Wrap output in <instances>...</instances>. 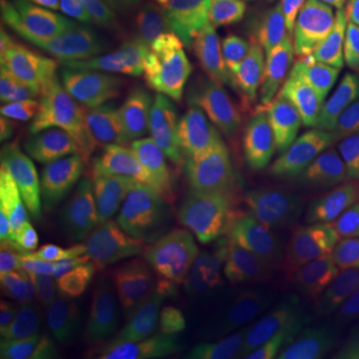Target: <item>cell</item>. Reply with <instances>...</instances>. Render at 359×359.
I'll return each instance as SVG.
<instances>
[{
	"mask_svg": "<svg viewBox=\"0 0 359 359\" xmlns=\"http://www.w3.org/2000/svg\"><path fill=\"white\" fill-rule=\"evenodd\" d=\"M25 238L2 230L0 236V282L11 283L18 280L28 266V248L22 242Z\"/></svg>",
	"mask_w": 359,
	"mask_h": 359,
	"instance_id": "obj_23",
	"label": "cell"
},
{
	"mask_svg": "<svg viewBox=\"0 0 359 359\" xmlns=\"http://www.w3.org/2000/svg\"><path fill=\"white\" fill-rule=\"evenodd\" d=\"M278 320L304 359H346L332 323V309L302 276L273 278L262 287Z\"/></svg>",
	"mask_w": 359,
	"mask_h": 359,
	"instance_id": "obj_14",
	"label": "cell"
},
{
	"mask_svg": "<svg viewBox=\"0 0 359 359\" xmlns=\"http://www.w3.org/2000/svg\"><path fill=\"white\" fill-rule=\"evenodd\" d=\"M118 20L162 46H184V36L162 0H120Z\"/></svg>",
	"mask_w": 359,
	"mask_h": 359,
	"instance_id": "obj_20",
	"label": "cell"
},
{
	"mask_svg": "<svg viewBox=\"0 0 359 359\" xmlns=\"http://www.w3.org/2000/svg\"><path fill=\"white\" fill-rule=\"evenodd\" d=\"M287 154L304 178L359 202V74L351 66H330L302 88Z\"/></svg>",
	"mask_w": 359,
	"mask_h": 359,
	"instance_id": "obj_4",
	"label": "cell"
},
{
	"mask_svg": "<svg viewBox=\"0 0 359 359\" xmlns=\"http://www.w3.org/2000/svg\"><path fill=\"white\" fill-rule=\"evenodd\" d=\"M168 224L176 262L194 292L210 295L256 285L240 219L231 218L226 210L204 208L172 216Z\"/></svg>",
	"mask_w": 359,
	"mask_h": 359,
	"instance_id": "obj_9",
	"label": "cell"
},
{
	"mask_svg": "<svg viewBox=\"0 0 359 359\" xmlns=\"http://www.w3.org/2000/svg\"><path fill=\"white\" fill-rule=\"evenodd\" d=\"M0 359H28L22 347L14 339V335L6 330H2L0 335Z\"/></svg>",
	"mask_w": 359,
	"mask_h": 359,
	"instance_id": "obj_26",
	"label": "cell"
},
{
	"mask_svg": "<svg viewBox=\"0 0 359 359\" xmlns=\"http://www.w3.org/2000/svg\"><path fill=\"white\" fill-rule=\"evenodd\" d=\"M334 30L347 66L359 74V0H311Z\"/></svg>",
	"mask_w": 359,
	"mask_h": 359,
	"instance_id": "obj_21",
	"label": "cell"
},
{
	"mask_svg": "<svg viewBox=\"0 0 359 359\" xmlns=\"http://www.w3.org/2000/svg\"><path fill=\"white\" fill-rule=\"evenodd\" d=\"M355 282H358V290H359V240H358V248H355Z\"/></svg>",
	"mask_w": 359,
	"mask_h": 359,
	"instance_id": "obj_27",
	"label": "cell"
},
{
	"mask_svg": "<svg viewBox=\"0 0 359 359\" xmlns=\"http://www.w3.org/2000/svg\"><path fill=\"white\" fill-rule=\"evenodd\" d=\"M2 132L40 162L80 186L114 154L112 120L94 116L52 92L32 86L6 58L0 78Z\"/></svg>",
	"mask_w": 359,
	"mask_h": 359,
	"instance_id": "obj_3",
	"label": "cell"
},
{
	"mask_svg": "<svg viewBox=\"0 0 359 359\" xmlns=\"http://www.w3.org/2000/svg\"><path fill=\"white\" fill-rule=\"evenodd\" d=\"M98 256H118L134 264L152 283L168 323L178 321L194 290L174 256L168 218L126 168H120L114 154L84 184L78 218L58 259L62 268H72Z\"/></svg>",
	"mask_w": 359,
	"mask_h": 359,
	"instance_id": "obj_1",
	"label": "cell"
},
{
	"mask_svg": "<svg viewBox=\"0 0 359 359\" xmlns=\"http://www.w3.org/2000/svg\"><path fill=\"white\" fill-rule=\"evenodd\" d=\"M65 269L50 283L48 297L76 325L94 330L134 311L158 308L152 283L124 257H90Z\"/></svg>",
	"mask_w": 359,
	"mask_h": 359,
	"instance_id": "obj_10",
	"label": "cell"
},
{
	"mask_svg": "<svg viewBox=\"0 0 359 359\" xmlns=\"http://www.w3.org/2000/svg\"><path fill=\"white\" fill-rule=\"evenodd\" d=\"M164 359H178V358H174V355H168V358H164Z\"/></svg>",
	"mask_w": 359,
	"mask_h": 359,
	"instance_id": "obj_28",
	"label": "cell"
},
{
	"mask_svg": "<svg viewBox=\"0 0 359 359\" xmlns=\"http://www.w3.org/2000/svg\"><path fill=\"white\" fill-rule=\"evenodd\" d=\"M2 32L14 50L56 84L102 76L154 52L126 30L58 0H2Z\"/></svg>",
	"mask_w": 359,
	"mask_h": 359,
	"instance_id": "obj_2",
	"label": "cell"
},
{
	"mask_svg": "<svg viewBox=\"0 0 359 359\" xmlns=\"http://www.w3.org/2000/svg\"><path fill=\"white\" fill-rule=\"evenodd\" d=\"M273 76L297 94L318 72L344 65V56L327 18L311 4H294L271 30Z\"/></svg>",
	"mask_w": 359,
	"mask_h": 359,
	"instance_id": "obj_13",
	"label": "cell"
},
{
	"mask_svg": "<svg viewBox=\"0 0 359 359\" xmlns=\"http://www.w3.org/2000/svg\"><path fill=\"white\" fill-rule=\"evenodd\" d=\"M70 8H76L80 13L92 14L104 20H116L118 18V6L120 0H58Z\"/></svg>",
	"mask_w": 359,
	"mask_h": 359,
	"instance_id": "obj_24",
	"label": "cell"
},
{
	"mask_svg": "<svg viewBox=\"0 0 359 359\" xmlns=\"http://www.w3.org/2000/svg\"><path fill=\"white\" fill-rule=\"evenodd\" d=\"M2 330L11 332L28 359H78L66 323L42 299L34 285H16L2 297Z\"/></svg>",
	"mask_w": 359,
	"mask_h": 359,
	"instance_id": "obj_15",
	"label": "cell"
},
{
	"mask_svg": "<svg viewBox=\"0 0 359 359\" xmlns=\"http://www.w3.org/2000/svg\"><path fill=\"white\" fill-rule=\"evenodd\" d=\"M60 86L102 108L118 124L172 120L204 108L214 96L192 65L158 50L102 76L70 78Z\"/></svg>",
	"mask_w": 359,
	"mask_h": 359,
	"instance_id": "obj_6",
	"label": "cell"
},
{
	"mask_svg": "<svg viewBox=\"0 0 359 359\" xmlns=\"http://www.w3.org/2000/svg\"><path fill=\"white\" fill-rule=\"evenodd\" d=\"M228 22L248 25L273 14L283 0H208Z\"/></svg>",
	"mask_w": 359,
	"mask_h": 359,
	"instance_id": "obj_22",
	"label": "cell"
},
{
	"mask_svg": "<svg viewBox=\"0 0 359 359\" xmlns=\"http://www.w3.org/2000/svg\"><path fill=\"white\" fill-rule=\"evenodd\" d=\"M124 168L140 190L172 216L210 208L240 190L245 160L218 144L130 134Z\"/></svg>",
	"mask_w": 359,
	"mask_h": 359,
	"instance_id": "obj_5",
	"label": "cell"
},
{
	"mask_svg": "<svg viewBox=\"0 0 359 359\" xmlns=\"http://www.w3.org/2000/svg\"><path fill=\"white\" fill-rule=\"evenodd\" d=\"M78 218V204L68 198H48L20 205H8L2 212V230L25 240L56 242L68 236Z\"/></svg>",
	"mask_w": 359,
	"mask_h": 359,
	"instance_id": "obj_18",
	"label": "cell"
},
{
	"mask_svg": "<svg viewBox=\"0 0 359 359\" xmlns=\"http://www.w3.org/2000/svg\"><path fill=\"white\" fill-rule=\"evenodd\" d=\"M297 104L299 94L271 74L250 82L236 100L216 108L194 110L172 120L118 126L136 136L244 146L276 154L287 148L290 124Z\"/></svg>",
	"mask_w": 359,
	"mask_h": 359,
	"instance_id": "obj_7",
	"label": "cell"
},
{
	"mask_svg": "<svg viewBox=\"0 0 359 359\" xmlns=\"http://www.w3.org/2000/svg\"><path fill=\"white\" fill-rule=\"evenodd\" d=\"M304 208L299 188L283 174L264 180L245 205L238 219L257 283L280 278L297 264Z\"/></svg>",
	"mask_w": 359,
	"mask_h": 359,
	"instance_id": "obj_12",
	"label": "cell"
},
{
	"mask_svg": "<svg viewBox=\"0 0 359 359\" xmlns=\"http://www.w3.org/2000/svg\"><path fill=\"white\" fill-rule=\"evenodd\" d=\"M162 4L178 26L186 46L208 54L230 48L228 20H224L208 0H162Z\"/></svg>",
	"mask_w": 359,
	"mask_h": 359,
	"instance_id": "obj_19",
	"label": "cell"
},
{
	"mask_svg": "<svg viewBox=\"0 0 359 359\" xmlns=\"http://www.w3.org/2000/svg\"><path fill=\"white\" fill-rule=\"evenodd\" d=\"M168 323L158 308H146L94 327L82 359H158L166 344Z\"/></svg>",
	"mask_w": 359,
	"mask_h": 359,
	"instance_id": "obj_16",
	"label": "cell"
},
{
	"mask_svg": "<svg viewBox=\"0 0 359 359\" xmlns=\"http://www.w3.org/2000/svg\"><path fill=\"white\" fill-rule=\"evenodd\" d=\"M184 359H269L259 353L240 349H186Z\"/></svg>",
	"mask_w": 359,
	"mask_h": 359,
	"instance_id": "obj_25",
	"label": "cell"
},
{
	"mask_svg": "<svg viewBox=\"0 0 359 359\" xmlns=\"http://www.w3.org/2000/svg\"><path fill=\"white\" fill-rule=\"evenodd\" d=\"M80 186L40 162L18 142L2 132L0 142V196L4 205H20L48 198H68Z\"/></svg>",
	"mask_w": 359,
	"mask_h": 359,
	"instance_id": "obj_17",
	"label": "cell"
},
{
	"mask_svg": "<svg viewBox=\"0 0 359 359\" xmlns=\"http://www.w3.org/2000/svg\"><path fill=\"white\" fill-rule=\"evenodd\" d=\"M339 198L321 186L311 190L302 216L297 264L334 316L347 330L359 332L358 240L351 216Z\"/></svg>",
	"mask_w": 359,
	"mask_h": 359,
	"instance_id": "obj_8",
	"label": "cell"
},
{
	"mask_svg": "<svg viewBox=\"0 0 359 359\" xmlns=\"http://www.w3.org/2000/svg\"><path fill=\"white\" fill-rule=\"evenodd\" d=\"M186 349H240L269 359H304L266 297L248 290H219L188 321Z\"/></svg>",
	"mask_w": 359,
	"mask_h": 359,
	"instance_id": "obj_11",
	"label": "cell"
}]
</instances>
